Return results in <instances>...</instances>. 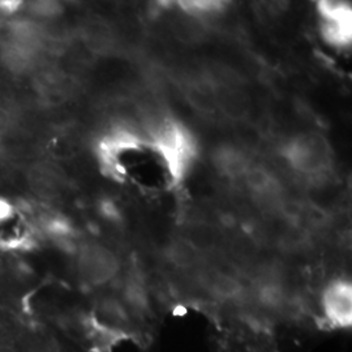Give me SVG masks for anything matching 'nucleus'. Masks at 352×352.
I'll use <instances>...</instances> for the list:
<instances>
[{"instance_id":"1","label":"nucleus","mask_w":352,"mask_h":352,"mask_svg":"<svg viewBox=\"0 0 352 352\" xmlns=\"http://www.w3.org/2000/svg\"><path fill=\"white\" fill-rule=\"evenodd\" d=\"M286 158L298 173L316 177L327 173L330 166V149L324 138L302 135L289 142Z\"/></svg>"},{"instance_id":"2","label":"nucleus","mask_w":352,"mask_h":352,"mask_svg":"<svg viewBox=\"0 0 352 352\" xmlns=\"http://www.w3.org/2000/svg\"><path fill=\"white\" fill-rule=\"evenodd\" d=\"M80 277L88 285L100 286L115 277L119 269L116 256L101 244H87L77 258Z\"/></svg>"},{"instance_id":"3","label":"nucleus","mask_w":352,"mask_h":352,"mask_svg":"<svg viewBox=\"0 0 352 352\" xmlns=\"http://www.w3.org/2000/svg\"><path fill=\"white\" fill-rule=\"evenodd\" d=\"M324 320L331 327H349L352 322V289L350 282L336 279L330 282L321 295Z\"/></svg>"},{"instance_id":"4","label":"nucleus","mask_w":352,"mask_h":352,"mask_svg":"<svg viewBox=\"0 0 352 352\" xmlns=\"http://www.w3.org/2000/svg\"><path fill=\"white\" fill-rule=\"evenodd\" d=\"M324 17V37L333 45L346 46L351 41L352 13L347 3L321 1L318 6Z\"/></svg>"},{"instance_id":"5","label":"nucleus","mask_w":352,"mask_h":352,"mask_svg":"<svg viewBox=\"0 0 352 352\" xmlns=\"http://www.w3.org/2000/svg\"><path fill=\"white\" fill-rule=\"evenodd\" d=\"M215 103L222 109L228 118L240 120L248 113V100L238 89L222 85L214 89Z\"/></svg>"},{"instance_id":"6","label":"nucleus","mask_w":352,"mask_h":352,"mask_svg":"<svg viewBox=\"0 0 352 352\" xmlns=\"http://www.w3.org/2000/svg\"><path fill=\"white\" fill-rule=\"evenodd\" d=\"M217 164L219 168L230 176L244 175L250 164L241 151L234 149H223L217 154Z\"/></svg>"},{"instance_id":"7","label":"nucleus","mask_w":352,"mask_h":352,"mask_svg":"<svg viewBox=\"0 0 352 352\" xmlns=\"http://www.w3.org/2000/svg\"><path fill=\"white\" fill-rule=\"evenodd\" d=\"M168 258L177 267H192L199 263V251L182 238L170 245Z\"/></svg>"},{"instance_id":"8","label":"nucleus","mask_w":352,"mask_h":352,"mask_svg":"<svg viewBox=\"0 0 352 352\" xmlns=\"http://www.w3.org/2000/svg\"><path fill=\"white\" fill-rule=\"evenodd\" d=\"M180 7L193 16H201V14H212L218 12L223 8L222 1L215 0H193V1H180Z\"/></svg>"},{"instance_id":"9","label":"nucleus","mask_w":352,"mask_h":352,"mask_svg":"<svg viewBox=\"0 0 352 352\" xmlns=\"http://www.w3.org/2000/svg\"><path fill=\"white\" fill-rule=\"evenodd\" d=\"M12 126V116L11 113L3 107H0V139L6 136Z\"/></svg>"}]
</instances>
